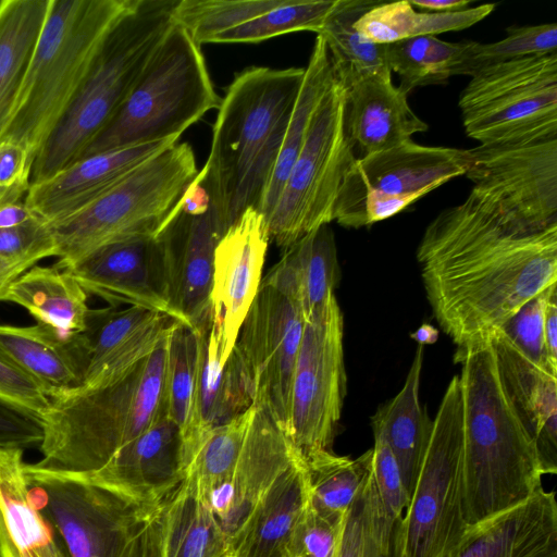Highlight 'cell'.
Instances as JSON below:
<instances>
[{
    "label": "cell",
    "instance_id": "obj_1",
    "mask_svg": "<svg viewBox=\"0 0 557 557\" xmlns=\"http://www.w3.org/2000/svg\"><path fill=\"white\" fill-rule=\"evenodd\" d=\"M417 260L432 312L461 349L557 283V225L510 228L469 194L429 223Z\"/></svg>",
    "mask_w": 557,
    "mask_h": 557
},
{
    "label": "cell",
    "instance_id": "obj_2",
    "mask_svg": "<svg viewBox=\"0 0 557 557\" xmlns=\"http://www.w3.org/2000/svg\"><path fill=\"white\" fill-rule=\"evenodd\" d=\"M304 73L305 67H247L220 102L209 157L196 182L226 230L263 203Z\"/></svg>",
    "mask_w": 557,
    "mask_h": 557
},
{
    "label": "cell",
    "instance_id": "obj_3",
    "mask_svg": "<svg viewBox=\"0 0 557 557\" xmlns=\"http://www.w3.org/2000/svg\"><path fill=\"white\" fill-rule=\"evenodd\" d=\"M455 360L462 364V507L471 527L530 498L544 472L503 388L490 337L458 349Z\"/></svg>",
    "mask_w": 557,
    "mask_h": 557
},
{
    "label": "cell",
    "instance_id": "obj_4",
    "mask_svg": "<svg viewBox=\"0 0 557 557\" xmlns=\"http://www.w3.org/2000/svg\"><path fill=\"white\" fill-rule=\"evenodd\" d=\"M170 330L148 355L124 371L51 398L42 416V458L32 466L54 473L88 474L148 430L165 406Z\"/></svg>",
    "mask_w": 557,
    "mask_h": 557
},
{
    "label": "cell",
    "instance_id": "obj_5",
    "mask_svg": "<svg viewBox=\"0 0 557 557\" xmlns=\"http://www.w3.org/2000/svg\"><path fill=\"white\" fill-rule=\"evenodd\" d=\"M134 0H50L48 15L0 139L33 163L78 94L111 28Z\"/></svg>",
    "mask_w": 557,
    "mask_h": 557
},
{
    "label": "cell",
    "instance_id": "obj_6",
    "mask_svg": "<svg viewBox=\"0 0 557 557\" xmlns=\"http://www.w3.org/2000/svg\"><path fill=\"white\" fill-rule=\"evenodd\" d=\"M178 0H134L106 36L70 109L36 157L30 185L75 162L111 121L173 25Z\"/></svg>",
    "mask_w": 557,
    "mask_h": 557
},
{
    "label": "cell",
    "instance_id": "obj_7",
    "mask_svg": "<svg viewBox=\"0 0 557 557\" xmlns=\"http://www.w3.org/2000/svg\"><path fill=\"white\" fill-rule=\"evenodd\" d=\"M188 143L160 151L100 197L48 223L61 270L122 240L156 237L198 175Z\"/></svg>",
    "mask_w": 557,
    "mask_h": 557
},
{
    "label": "cell",
    "instance_id": "obj_8",
    "mask_svg": "<svg viewBox=\"0 0 557 557\" xmlns=\"http://www.w3.org/2000/svg\"><path fill=\"white\" fill-rule=\"evenodd\" d=\"M220 102L200 46L174 22L122 106L81 158L178 139Z\"/></svg>",
    "mask_w": 557,
    "mask_h": 557
},
{
    "label": "cell",
    "instance_id": "obj_9",
    "mask_svg": "<svg viewBox=\"0 0 557 557\" xmlns=\"http://www.w3.org/2000/svg\"><path fill=\"white\" fill-rule=\"evenodd\" d=\"M32 498L70 557H163L165 504L136 502L71 474L26 463Z\"/></svg>",
    "mask_w": 557,
    "mask_h": 557
},
{
    "label": "cell",
    "instance_id": "obj_10",
    "mask_svg": "<svg viewBox=\"0 0 557 557\" xmlns=\"http://www.w3.org/2000/svg\"><path fill=\"white\" fill-rule=\"evenodd\" d=\"M463 401L459 375L441 400L393 557H450L467 529L462 507Z\"/></svg>",
    "mask_w": 557,
    "mask_h": 557
},
{
    "label": "cell",
    "instance_id": "obj_11",
    "mask_svg": "<svg viewBox=\"0 0 557 557\" xmlns=\"http://www.w3.org/2000/svg\"><path fill=\"white\" fill-rule=\"evenodd\" d=\"M459 98L466 134L480 145L557 138V53L481 69Z\"/></svg>",
    "mask_w": 557,
    "mask_h": 557
},
{
    "label": "cell",
    "instance_id": "obj_12",
    "mask_svg": "<svg viewBox=\"0 0 557 557\" xmlns=\"http://www.w3.org/2000/svg\"><path fill=\"white\" fill-rule=\"evenodd\" d=\"M345 109L346 90L335 77L267 221L269 239L285 250L333 221L339 187L357 159L345 132Z\"/></svg>",
    "mask_w": 557,
    "mask_h": 557
},
{
    "label": "cell",
    "instance_id": "obj_13",
    "mask_svg": "<svg viewBox=\"0 0 557 557\" xmlns=\"http://www.w3.org/2000/svg\"><path fill=\"white\" fill-rule=\"evenodd\" d=\"M343 314L335 295L306 319L286 436L304 462L332 450L346 394Z\"/></svg>",
    "mask_w": 557,
    "mask_h": 557
},
{
    "label": "cell",
    "instance_id": "obj_14",
    "mask_svg": "<svg viewBox=\"0 0 557 557\" xmlns=\"http://www.w3.org/2000/svg\"><path fill=\"white\" fill-rule=\"evenodd\" d=\"M470 195L520 232L557 225V138L468 149Z\"/></svg>",
    "mask_w": 557,
    "mask_h": 557
},
{
    "label": "cell",
    "instance_id": "obj_15",
    "mask_svg": "<svg viewBox=\"0 0 557 557\" xmlns=\"http://www.w3.org/2000/svg\"><path fill=\"white\" fill-rule=\"evenodd\" d=\"M305 323L300 306L263 280L233 348L250 384L252 405L267 411L285 434Z\"/></svg>",
    "mask_w": 557,
    "mask_h": 557
},
{
    "label": "cell",
    "instance_id": "obj_16",
    "mask_svg": "<svg viewBox=\"0 0 557 557\" xmlns=\"http://www.w3.org/2000/svg\"><path fill=\"white\" fill-rule=\"evenodd\" d=\"M226 231L209 194L195 178L156 236L163 256L170 315L196 330L211 321L214 251Z\"/></svg>",
    "mask_w": 557,
    "mask_h": 557
},
{
    "label": "cell",
    "instance_id": "obj_17",
    "mask_svg": "<svg viewBox=\"0 0 557 557\" xmlns=\"http://www.w3.org/2000/svg\"><path fill=\"white\" fill-rule=\"evenodd\" d=\"M186 468L181 429L164 406L150 428L122 446L102 468L71 475L136 502L161 505L180 488Z\"/></svg>",
    "mask_w": 557,
    "mask_h": 557
},
{
    "label": "cell",
    "instance_id": "obj_18",
    "mask_svg": "<svg viewBox=\"0 0 557 557\" xmlns=\"http://www.w3.org/2000/svg\"><path fill=\"white\" fill-rule=\"evenodd\" d=\"M269 235L261 213L247 209L225 232L214 251L211 320L228 359L261 284Z\"/></svg>",
    "mask_w": 557,
    "mask_h": 557
},
{
    "label": "cell",
    "instance_id": "obj_19",
    "mask_svg": "<svg viewBox=\"0 0 557 557\" xmlns=\"http://www.w3.org/2000/svg\"><path fill=\"white\" fill-rule=\"evenodd\" d=\"M64 271L87 294L116 308L138 307L170 315L163 256L157 237L103 246Z\"/></svg>",
    "mask_w": 557,
    "mask_h": 557
},
{
    "label": "cell",
    "instance_id": "obj_20",
    "mask_svg": "<svg viewBox=\"0 0 557 557\" xmlns=\"http://www.w3.org/2000/svg\"><path fill=\"white\" fill-rule=\"evenodd\" d=\"M296 456L285 433L267 411L255 406L231 479L208 505L230 543L262 495Z\"/></svg>",
    "mask_w": 557,
    "mask_h": 557
},
{
    "label": "cell",
    "instance_id": "obj_21",
    "mask_svg": "<svg viewBox=\"0 0 557 557\" xmlns=\"http://www.w3.org/2000/svg\"><path fill=\"white\" fill-rule=\"evenodd\" d=\"M177 140L169 139L81 158L51 177L32 184L24 201L47 223L58 221L100 197Z\"/></svg>",
    "mask_w": 557,
    "mask_h": 557
},
{
    "label": "cell",
    "instance_id": "obj_22",
    "mask_svg": "<svg viewBox=\"0 0 557 557\" xmlns=\"http://www.w3.org/2000/svg\"><path fill=\"white\" fill-rule=\"evenodd\" d=\"M500 383L533 437L545 474L557 473V375L524 356L499 330L490 336Z\"/></svg>",
    "mask_w": 557,
    "mask_h": 557
},
{
    "label": "cell",
    "instance_id": "obj_23",
    "mask_svg": "<svg viewBox=\"0 0 557 557\" xmlns=\"http://www.w3.org/2000/svg\"><path fill=\"white\" fill-rule=\"evenodd\" d=\"M450 557H557V500L539 488L523 503L467 529Z\"/></svg>",
    "mask_w": 557,
    "mask_h": 557
},
{
    "label": "cell",
    "instance_id": "obj_24",
    "mask_svg": "<svg viewBox=\"0 0 557 557\" xmlns=\"http://www.w3.org/2000/svg\"><path fill=\"white\" fill-rule=\"evenodd\" d=\"M173 321L138 307L90 309L82 333L87 352L83 386L107 380L148 355Z\"/></svg>",
    "mask_w": 557,
    "mask_h": 557
},
{
    "label": "cell",
    "instance_id": "obj_25",
    "mask_svg": "<svg viewBox=\"0 0 557 557\" xmlns=\"http://www.w3.org/2000/svg\"><path fill=\"white\" fill-rule=\"evenodd\" d=\"M199 332V364L191 429L183 440L186 466L206 434L252 406L251 388L237 354L224 362L221 333L209 322ZM187 469V468H186Z\"/></svg>",
    "mask_w": 557,
    "mask_h": 557
},
{
    "label": "cell",
    "instance_id": "obj_26",
    "mask_svg": "<svg viewBox=\"0 0 557 557\" xmlns=\"http://www.w3.org/2000/svg\"><path fill=\"white\" fill-rule=\"evenodd\" d=\"M346 90L345 132L360 158L411 140L429 125L410 108L392 73L362 78Z\"/></svg>",
    "mask_w": 557,
    "mask_h": 557
},
{
    "label": "cell",
    "instance_id": "obj_27",
    "mask_svg": "<svg viewBox=\"0 0 557 557\" xmlns=\"http://www.w3.org/2000/svg\"><path fill=\"white\" fill-rule=\"evenodd\" d=\"M0 356L33 377L50 399L83 386L87 352L82 333L66 335L39 323L0 324Z\"/></svg>",
    "mask_w": 557,
    "mask_h": 557
},
{
    "label": "cell",
    "instance_id": "obj_28",
    "mask_svg": "<svg viewBox=\"0 0 557 557\" xmlns=\"http://www.w3.org/2000/svg\"><path fill=\"white\" fill-rule=\"evenodd\" d=\"M469 164L468 150L422 146L409 140L394 148L357 158L348 173L384 194L426 195L449 180L465 175Z\"/></svg>",
    "mask_w": 557,
    "mask_h": 557
},
{
    "label": "cell",
    "instance_id": "obj_29",
    "mask_svg": "<svg viewBox=\"0 0 557 557\" xmlns=\"http://www.w3.org/2000/svg\"><path fill=\"white\" fill-rule=\"evenodd\" d=\"M23 453L18 447H0V557H70L32 498Z\"/></svg>",
    "mask_w": 557,
    "mask_h": 557
},
{
    "label": "cell",
    "instance_id": "obj_30",
    "mask_svg": "<svg viewBox=\"0 0 557 557\" xmlns=\"http://www.w3.org/2000/svg\"><path fill=\"white\" fill-rule=\"evenodd\" d=\"M307 500L305 462L296 456L231 541V557H287L292 534Z\"/></svg>",
    "mask_w": 557,
    "mask_h": 557
},
{
    "label": "cell",
    "instance_id": "obj_31",
    "mask_svg": "<svg viewBox=\"0 0 557 557\" xmlns=\"http://www.w3.org/2000/svg\"><path fill=\"white\" fill-rule=\"evenodd\" d=\"M264 281L295 300L305 319L322 308L339 281L336 244L329 224L285 250Z\"/></svg>",
    "mask_w": 557,
    "mask_h": 557
},
{
    "label": "cell",
    "instance_id": "obj_32",
    "mask_svg": "<svg viewBox=\"0 0 557 557\" xmlns=\"http://www.w3.org/2000/svg\"><path fill=\"white\" fill-rule=\"evenodd\" d=\"M423 351L419 345L401 389L372 418L373 431L382 433L397 460L409 499L432 429L419 398Z\"/></svg>",
    "mask_w": 557,
    "mask_h": 557
},
{
    "label": "cell",
    "instance_id": "obj_33",
    "mask_svg": "<svg viewBox=\"0 0 557 557\" xmlns=\"http://www.w3.org/2000/svg\"><path fill=\"white\" fill-rule=\"evenodd\" d=\"M87 298L74 276L53 264L25 271L10 284L2 301L22 306L39 324L74 335L86 329Z\"/></svg>",
    "mask_w": 557,
    "mask_h": 557
},
{
    "label": "cell",
    "instance_id": "obj_34",
    "mask_svg": "<svg viewBox=\"0 0 557 557\" xmlns=\"http://www.w3.org/2000/svg\"><path fill=\"white\" fill-rule=\"evenodd\" d=\"M50 0L0 1V135L40 38Z\"/></svg>",
    "mask_w": 557,
    "mask_h": 557
},
{
    "label": "cell",
    "instance_id": "obj_35",
    "mask_svg": "<svg viewBox=\"0 0 557 557\" xmlns=\"http://www.w3.org/2000/svg\"><path fill=\"white\" fill-rule=\"evenodd\" d=\"M381 1L336 0L318 33L329 50L334 74L345 89L364 77L392 73L384 44L368 41L355 23Z\"/></svg>",
    "mask_w": 557,
    "mask_h": 557
},
{
    "label": "cell",
    "instance_id": "obj_36",
    "mask_svg": "<svg viewBox=\"0 0 557 557\" xmlns=\"http://www.w3.org/2000/svg\"><path fill=\"white\" fill-rule=\"evenodd\" d=\"M335 78L324 39L317 35L309 62L292 111L281 152L259 210L265 224L280 197L293 163L300 152L308 128L321 98Z\"/></svg>",
    "mask_w": 557,
    "mask_h": 557
},
{
    "label": "cell",
    "instance_id": "obj_37",
    "mask_svg": "<svg viewBox=\"0 0 557 557\" xmlns=\"http://www.w3.org/2000/svg\"><path fill=\"white\" fill-rule=\"evenodd\" d=\"M495 7V3H487L457 12L435 13L417 12L408 0L381 1L355 23V28L368 41L386 45L469 28L487 17Z\"/></svg>",
    "mask_w": 557,
    "mask_h": 557
},
{
    "label": "cell",
    "instance_id": "obj_38",
    "mask_svg": "<svg viewBox=\"0 0 557 557\" xmlns=\"http://www.w3.org/2000/svg\"><path fill=\"white\" fill-rule=\"evenodd\" d=\"M163 557H230V542L211 510L185 484L163 511Z\"/></svg>",
    "mask_w": 557,
    "mask_h": 557
},
{
    "label": "cell",
    "instance_id": "obj_39",
    "mask_svg": "<svg viewBox=\"0 0 557 557\" xmlns=\"http://www.w3.org/2000/svg\"><path fill=\"white\" fill-rule=\"evenodd\" d=\"M373 449L352 459L322 451L305 462L308 502L322 517L342 523L372 472Z\"/></svg>",
    "mask_w": 557,
    "mask_h": 557
},
{
    "label": "cell",
    "instance_id": "obj_40",
    "mask_svg": "<svg viewBox=\"0 0 557 557\" xmlns=\"http://www.w3.org/2000/svg\"><path fill=\"white\" fill-rule=\"evenodd\" d=\"M253 413L252 405L244 413L210 430L188 463L183 483L207 507L228 483Z\"/></svg>",
    "mask_w": 557,
    "mask_h": 557
},
{
    "label": "cell",
    "instance_id": "obj_41",
    "mask_svg": "<svg viewBox=\"0 0 557 557\" xmlns=\"http://www.w3.org/2000/svg\"><path fill=\"white\" fill-rule=\"evenodd\" d=\"M386 45L388 69L399 76L398 88L408 95L416 87L444 84L455 75L467 41L449 42L436 36H419Z\"/></svg>",
    "mask_w": 557,
    "mask_h": 557
},
{
    "label": "cell",
    "instance_id": "obj_42",
    "mask_svg": "<svg viewBox=\"0 0 557 557\" xmlns=\"http://www.w3.org/2000/svg\"><path fill=\"white\" fill-rule=\"evenodd\" d=\"M198 364V330L174 320L168 338L164 404L169 417L180 426L183 440L194 421Z\"/></svg>",
    "mask_w": 557,
    "mask_h": 557
},
{
    "label": "cell",
    "instance_id": "obj_43",
    "mask_svg": "<svg viewBox=\"0 0 557 557\" xmlns=\"http://www.w3.org/2000/svg\"><path fill=\"white\" fill-rule=\"evenodd\" d=\"M395 523L379 497L371 472L343 520L335 557H393Z\"/></svg>",
    "mask_w": 557,
    "mask_h": 557
},
{
    "label": "cell",
    "instance_id": "obj_44",
    "mask_svg": "<svg viewBox=\"0 0 557 557\" xmlns=\"http://www.w3.org/2000/svg\"><path fill=\"white\" fill-rule=\"evenodd\" d=\"M336 0H284L278 7L216 35L210 44H252L280 35L319 33Z\"/></svg>",
    "mask_w": 557,
    "mask_h": 557
},
{
    "label": "cell",
    "instance_id": "obj_45",
    "mask_svg": "<svg viewBox=\"0 0 557 557\" xmlns=\"http://www.w3.org/2000/svg\"><path fill=\"white\" fill-rule=\"evenodd\" d=\"M506 37L490 44L467 41L455 75H469L483 67L525 57L557 53V24L510 26Z\"/></svg>",
    "mask_w": 557,
    "mask_h": 557
},
{
    "label": "cell",
    "instance_id": "obj_46",
    "mask_svg": "<svg viewBox=\"0 0 557 557\" xmlns=\"http://www.w3.org/2000/svg\"><path fill=\"white\" fill-rule=\"evenodd\" d=\"M284 0H178L173 20L199 46L210 44L219 34L232 29Z\"/></svg>",
    "mask_w": 557,
    "mask_h": 557
},
{
    "label": "cell",
    "instance_id": "obj_47",
    "mask_svg": "<svg viewBox=\"0 0 557 557\" xmlns=\"http://www.w3.org/2000/svg\"><path fill=\"white\" fill-rule=\"evenodd\" d=\"M557 283L527 301L499 329L532 362L557 375V364L548 357L544 339V315L548 297Z\"/></svg>",
    "mask_w": 557,
    "mask_h": 557
},
{
    "label": "cell",
    "instance_id": "obj_48",
    "mask_svg": "<svg viewBox=\"0 0 557 557\" xmlns=\"http://www.w3.org/2000/svg\"><path fill=\"white\" fill-rule=\"evenodd\" d=\"M55 257V243L49 224L39 216L10 228H0V259L27 270L48 257Z\"/></svg>",
    "mask_w": 557,
    "mask_h": 557
},
{
    "label": "cell",
    "instance_id": "obj_49",
    "mask_svg": "<svg viewBox=\"0 0 557 557\" xmlns=\"http://www.w3.org/2000/svg\"><path fill=\"white\" fill-rule=\"evenodd\" d=\"M342 524L319 515L307 500L292 534L287 557H335Z\"/></svg>",
    "mask_w": 557,
    "mask_h": 557
},
{
    "label": "cell",
    "instance_id": "obj_50",
    "mask_svg": "<svg viewBox=\"0 0 557 557\" xmlns=\"http://www.w3.org/2000/svg\"><path fill=\"white\" fill-rule=\"evenodd\" d=\"M372 475L379 497L388 515L398 521L404 515L409 494L397 460L382 433L373 431Z\"/></svg>",
    "mask_w": 557,
    "mask_h": 557
},
{
    "label": "cell",
    "instance_id": "obj_51",
    "mask_svg": "<svg viewBox=\"0 0 557 557\" xmlns=\"http://www.w3.org/2000/svg\"><path fill=\"white\" fill-rule=\"evenodd\" d=\"M42 438L40 414L0 397V447H39Z\"/></svg>",
    "mask_w": 557,
    "mask_h": 557
},
{
    "label": "cell",
    "instance_id": "obj_52",
    "mask_svg": "<svg viewBox=\"0 0 557 557\" xmlns=\"http://www.w3.org/2000/svg\"><path fill=\"white\" fill-rule=\"evenodd\" d=\"M0 397L23 406L41 417L50 405V398L28 374L0 356Z\"/></svg>",
    "mask_w": 557,
    "mask_h": 557
},
{
    "label": "cell",
    "instance_id": "obj_53",
    "mask_svg": "<svg viewBox=\"0 0 557 557\" xmlns=\"http://www.w3.org/2000/svg\"><path fill=\"white\" fill-rule=\"evenodd\" d=\"M33 160L18 144L0 139V187L30 185Z\"/></svg>",
    "mask_w": 557,
    "mask_h": 557
},
{
    "label": "cell",
    "instance_id": "obj_54",
    "mask_svg": "<svg viewBox=\"0 0 557 557\" xmlns=\"http://www.w3.org/2000/svg\"><path fill=\"white\" fill-rule=\"evenodd\" d=\"M544 339L549 359L557 364V287L552 290L546 304Z\"/></svg>",
    "mask_w": 557,
    "mask_h": 557
},
{
    "label": "cell",
    "instance_id": "obj_55",
    "mask_svg": "<svg viewBox=\"0 0 557 557\" xmlns=\"http://www.w3.org/2000/svg\"><path fill=\"white\" fill-rule=\"evenodd\" d=\"M37 218L25 201H14L0 206V228L15 227Z\"/></svg>",
    "mask_w": 557,
    "mask_h": 557
},
{
    "label": "cell",
    "instance_id": "obj_56",
    "mask_svg": "<svg viewBox=\"0 0 557 557\" xmlns=\"http://www.w3.org/2000/svg\"><path fill=\"white\" fill-rule=\"evenodd\" d=\"M468 0H411L413 8L428 10L435 13L457 12L468 8Z\"/></svg>",
    "mask_w": 557,
    "mask_h": 557
},
{
    "label": "cell",
    "instance_id": "obj_57",
    "mask_svg": "<svg viewBox=\"0 0 557 557\" xmlns=\"http://www.w3.org/2000/svg\"><path fill=\"white\" fill-rule=\"evenodd\" d=\"M25 271H27V269L23 265L0 259V301H2L10 284Z\"/></svg>",
    "mask_w": 557,
    "mask_h": 557
},
{
    "label": "cell",
    "instance_id": "obj_58",
    "mask_svg": "<svg viewBox=\"0 0 557 557\" xmlns=\"http://www.w3.org/2000/svg\"><path fill=\"white\" fill-rule=\"evenodd\" d=\"M410 337L414 339L419 345H431L434 344L438 338V331L430 323L421 324Z\"/></svg>",
    "mask_w": 557,
    "mask_h": 557
},
{
    "label": "cell",
    "instance_id": "obj_59",
    "mask_svg": "<svg viewBox=\"0 0 557 557\" xmlns=\"http://www.w3.org/2000/svg\"><path fill=\"white\" fill-rule=\"evenodd\" d=\"M231 557V556H230Z\"/></svg>",
    "mask_w": 557,
    "mask_h": 557
}]
</instances>
